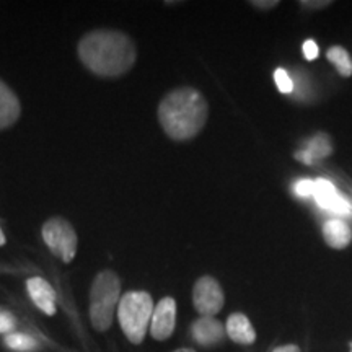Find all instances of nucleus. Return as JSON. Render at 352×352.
<instances>
[{
    "label": "nucleus",
    "instance_id": "obj_11",
    "mask_svg": "<svg viewBox=\"0 0 352 352\" xmlns=\"http://www.w3.org/2000/svg\"><path fill=\"white\" fill-rule=\"evenodd\" d=\"M331 152H333L331 139H329L328 134L320 132V134H315L314 138L303 145L302 151H298L296 153V158L305 165H314L316 162L323 160V158L331 155Z\"/></svg>",
    "mask_w": 352,
    "mask_h": 352
},
{
    "label": "nucleus",
    "instance_id": "obj_1",
    "mask_svg": "<svg viewBox=\"0 0 352 352\" xmlns=\"http://www.w3.org/2000/svg\"><path fill=\"white\" fill-rule=\"evenodd\" d=\"M77 50L82 64L91 74L104 78L124 76L138 59L134 41L116 30H95L87 33Z\"/></svg>",
    "mask_w": 352,
    "mask_h": 352
},
{
    "label": "nucleus",
    "instance_id": "obj_9",
    "mask_svg": "<svg viewBox=\"0 0 352 352\" xmlns=\"http://www.w3.org/2000/svg\"><path fill=\"white\" fill-rule=\"evenodd\" d=\"M223 327L214 316H201L191 324V336L202 347L217 346L223 340Z\"/></svg>",
    "mask_w": 352,
    "mask_h": 352
},
{
    "label": "nucleus",
    "instance_id": "obj_6",
    "mask_svg": "<svg viewBox=\"0 0 352 352\" xmlns=\"http://www.w3.org/2000/svg\"><path fill=\"white\" fill-rule=\"evenodd\" d=\"M223 302V290L214 277L204 276L197 279V283L192 287V303H195L196 311L202 316H214L222 310Z\"/></svg>",
    "mask_w": 352,
    "mask_h": 352
},
{
    "label": "nucleus",
    "instance_id": "obj_23",
    "mask_svg": "<svg viewBox=\"0 0 352 352\" xmlns=\"http://www.w3.org/2000/svg\"><path fill=\"white\" fill-rule=\"evenodd\" d=\"M252 6L258 7V8H272V7L279 6V2H276V0H270V2H252Z\"/></svg>",
    "mask_w": 352,
    "mask_h": 352
},
{
    "label": "nucleus",
    "instance_id": "obj_16",
    "mask_svg": "<svg viewBox=\"0 0 352 352\" xmlns=\"http://www.w3.org/2000/svg\"><path fill=\"white\" fill-rule=\"evenodd\" d=\"M328 60L336 67L338 74L341 77H351L352 76V59L344 47L341 46H331L327 52Z\"/></svg>",
    "mask_w": 352,
    "mask_h": 352
},
{
    "label": "nucleus",
    "instance_id": "obj_4",
    "mask_svg": "<svg viewBox=\"0 0 352 352\" xmlns=\"http://www.w3.org/2000/svg\"><path fill=\"white\" fill-rule=\"evenodd\" d=\"M153 300L151 294L142 290H132L122 296L118 307V320L122 333L132 344H140L144 341L147 329L151 327L153 315Z\"/></svg>",
    "mask_w": 352,
    "mask_h": 352
},
{
    "label": "nucleus",
    "instance_id": "obj_17",
    "mask_svg": "<svg viewBox=\"0 0 352 352\" xmlns=\"http://www.w3.org/2000/svg\"><path fill=\"white\" fill-rule=\"evenodd\" d=\"M6 346L8 349L16 352H32L38 349V342L30 334L23 333H10L6 336Z\"/></svg>",
    "mask_w": 352,
    "mask_h": 352
},
{
    "label": "nucleus",
    "instance_id": "obj_20",
    "mask_svg": "<svg viewBox=\"0 0 352 352\" xmlns=\"http://www.w3.org/2000/svg\"><path fill=\"white\" fill-rule=\"evenodd\" d=\"M294 191H296V195L300 197L314 196L315 182L314 179H298V182L294 184Z\"/></svg>",
    "mask_w": 352,
    "mask_h": 352
},
{
    "label": "nucleus",
    "instance_id": "obj_7",
    "mask_svg": "<svg viewBox=\"0 0 352 352\" xmlns=\"http://www.w3.org/2000/svg\"><path fill=\"white\" fill-rule=\"evenodd\" d=\"M176 324V302L171 297L162 298L153 308L151 334L153 340L165 341L173 334Z\"/></svg>",
    "mask_w": 352,
    "mask_h": 352
},
{
    "label": "nucleus",
    "instance_id": "obj_2",
    "mask_svg": "<svg viewBox=\"0 0 352 352\" xmlns=\"http://www.w3.org/2000/svg\"><path fill=\"white\" fill-rule=\"evenodd\" d=\"M208 101L191 87L176 88L158 104V121L173 140H189L199 134L208 121Z\"/></svg>",
    "mask_w": 352,
    "mask_h": 352
},
{
    "label": "nucleus",
    "instance_id": "obj_10",
    "mask_svg": "<svg viewBox=\"0 0 352 352\" xmlns=\"http://www.w3.org/2000/svg\"><path fill=\"white\" fill-rule=\"evenodd\" d=\"M26 289L30 298L43 314L50 316L56 314V292L47 280H44L43 277H32L26 283Z\"/></svg>",
    "mask_w": 352,
    "mask_h": 352
},
{
    "label": "nucleus",
    "instance_id": "obj_5",
    "mask_svg": "<svg viewBox=\"0 0 352 352\" xmlns=\"http://www.w3.org/2000/svg\"><path fill=\"white\" fill-rule=\"evenodd\" d=\"M43 240L47 248L54 253L60 261H74L78 248V239L76 228L69 220L63 217H51L43 226Z\"/></svg>",
    "mask_w": 352,
    "mask_h": 352
},
{
    "label": "nucleus",
    "instance_id": "obj_21",
    "mask_svg": "<svg viewBox=\"0 0 352 352\" xmlns=\"http://www.w3.org/2000/svg\"><path fill=\"white\" fill-rule=\"evenodd\" d=\"M302 50H303V56H305L307 60H315L320 54L318 44H316L314 39H307V41L303 43Z\"/></svg>",
    "mask_w": 352,
    "mask_h": 352
},
{
    "label": "nucleus",
    "instance_id": "obj_12",
    "mask_svg": "<svg viewBox=\"0 0 352 352\" xmlns=\"http://www.w3.org/2000/svg\"><path fill=\"white\" fill-rule=\"evenodd\" d=\"M20 113L21 107L19 96L6 82L0 80V131L15 124L19 121Z\"/></svg>",
    "mask_w": 352,
    "mask_h": 352
},
{
    "label": "nucleus",
    "instance_id": "obj_22",
    "mask_svg": "<svg viewBox=\"0 0 352 352\" xmlns=\"http://www.w3.org/2000/svg\"><path fill=\"white\" fill-rule=\"evenodd\" d=\"M329 3H331V2H324V0H323V2H307V0H303L302 6L308 7V8H321V7H328Z\"/></svg>",
    "mask_w": 352,
    "mask_h": 352
},
{
    "label": "nucleus",
    "instance_id": "obj_19",
    "mask_svg": "<svg viewBox=\"0 0 352 352\" xmlns=\"http://www.w3.org/2000/svg\"><path fill=\"white\" fill-rule=\"evenodd\" d=\"M16 327L15 316L10 311L0 308V334H10Z\"/></svg>",
    "mask_w": 352,
    "mask_h": 352
},
{
    "label": "nucleus",
    "instance_id": "obj_14",
    "mask_svg": "<svg viewBox=\"0 0 352 352\" xmlns=\"http://www.w3.org/2000/svg\"><path fill=\"white\" fill-rule=\"evenodd\" d=\"M323 236L328 246L334 250H342L351 243L352 232L344 220L329 219L323 226Z\"/></svg>",
    "mask_w": 352,
    "mask_h": 352
},
{
    "label": "nucleus",
    "instance_id": "obj_27",
    "mask_svg": "<svg viewBox=\"0 0 352 352\" xmlns=\"http://www.w3.org/2000/svg\"><path fill=\"white\" fill-rule=\"evenodd\" d=\"M351 352H352V342H351Z\"/></svg>",
    "mask_w": 352,
    "mask_h": 352
},
{
    "label": "nucleus",
    "instance_id": "obj_8",
    "mask_svg": "<svg viewBox=\"0 0 352 352\" xmlns=\"http://www.w3.org/2000/svg\"><path fill=\"white\" fill-rule=\"evenodd\" d=\"M314 197L321 209L329 210V212L336 215L346 217V215H351L352 212L351 202L344 196L340 195L336 188L333 186V183L328 182V179H315Z\"/></svg>",
    "mask_w": 352,
    "mask_h": 352
},
{
    "label": "nucleus",
    "instance_id": "obj_24",
    "mask_svg": "<svg viewBox=\"0 0 352 352\" xmlns=\"http://www.w3.org/2000/svg\"><path fill=\"white\" fill-rule=\"evenodd\" d=\"M272 352H300V349L296 344H287V346H280L274 349Z\"/></svg>",
    "mask_w": 352,
    "mask_h": 352
},
{
    "label": "nucleus",
    "instance_id": "obj_26",
    "mask_svg": "<svg viewBox=\"0 0 352 352\" xmlns=\"http://www.w3.org/2000/svg\"><path fill=\"white\" fill-rule=\"evenodd\" d=\"M175 352H196L195 349H188V347H183V349H178V351H175Z\"/></svg>",
    "mask_w": 352,
    "mask_h": 352
},
{
    "label": "nucleus",
    "instance_id": "obj_18",
    "mask_svg": "<svg viewBox=\"0 0 352 352\" xmlns=\"http://www.w3.org/2000/svg\"><path fill=\"white\" fill-rule=\"evenodd\" d=\"M274 82L277 85V90L284 95H290L294 91V82L292 77L287 70L284 69H276L274 70Z\"/></svg>",
    "mask_w": 352,
    "mask_h": 352
},
{
    "label": "nucleus",
    "instance_id": "obj_15",
    "mask_svg": "<svg viewBox=\"0 0 352 352\" xmlns=\"http://www.w3.org/2000/svg\"><path fill=\"white\" fill-rule=\"evenodd\" d=\"M290 77H292L294 82V91L290 94L294 96V100L302 101V103H310L315 98V88L311 77L308 76V70L297 69Z\"/></svg>",
    "mask_w": 352,
    "mask_h": 352
},
{
    "label": "nucleus",
    "instance_id": "obj_3",
    "mask_svg": "<svg viewBox=\"0 0 352 352\" xmlns=\"http://www.w3.org/2000/svg\"><path fill=\"white\" fill-rule=\"evenodd\" d=\"M121 296V280L116 272L101 271L90 289V320L96 331H108Z\"/></svg>",
    "mask_w": 352,
    "mask_h": 352
},
{
    "label": "nucleus",
    "instance_id": "obj_13",
    "mask_svg": "<svg viewBox=\"0 0 352 352\" xmlns=\"http://www.w3.org/2000/svg\"><path fill=\"white\" fill-rule=\"evenodd\" d=\"M227 334L236 344H253L256 341V331H254L252 321L243 314H233L227 320Z\"/></svg>",
    "mask_w": 352,
    "mask_h": 352
},
{
    "label": "nucleus",
    "instance_id": "obj_25",
    "mask_svg": "<svg viewBox=\"0 0 352 352\" xmlns=\"http://www.w3.org/2000/svg\"><path fill=\"white\" fill-rule=\"evenodd\" d=\"M6 235H3V232H2V228H0V246H3L6 245Z\"/></svg>",
    "mask_w": 352,
    "mask_h": 352
}]
</instances>
